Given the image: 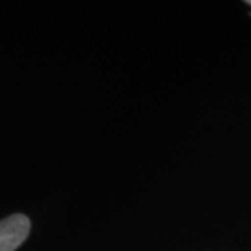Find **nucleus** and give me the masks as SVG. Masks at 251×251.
Listing matches in <instances>:
<instances>
[{"instance_id":"nucleus-2","label":"nucleus","mask_w":251,"mask_h":251,"mask_svg":"<svg viewBox=\"0 0 251 251\" xmlns=\"http://www.w3.org/2000/svg\"><path fill=\"white\" fill-rule=\"evenodd\" d=\"M246 3H247V4H250V6H251V0H247Z\"/></svg>"},{"instance_id":"nucleus-1","label":"nucleus","mask_w":251,"mask_h":251,"mask_svg":"<svg viewBox=\"0 0 251 251\" xmlns=\"http://www.w3.org/2000/svg\"><path fill=\"white\" fill-rule=\"evenodd\" d=\"M31 222L25 215L16 214L0 221V251H14L25 242Z\"/></svg>"}]
</instances>
